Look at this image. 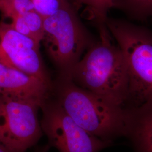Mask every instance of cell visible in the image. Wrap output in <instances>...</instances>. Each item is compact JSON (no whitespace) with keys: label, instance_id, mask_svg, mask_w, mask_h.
Here are the masks:
<instances>
[{"label":"cell","instance_id":"cell-1","mask_svg":"<svg viewBox=\"0 0 152 152\" xmlns=\"http://www.w3.org/2000/svg\"><path fill=\"white\" fill-rule=\"evenodd\" d=\"M99 36L71 72L77 86L115 105L125 108L129 98V75L125 56L105 23L97 26Z\"/></svg>","mask_w":152,"mask_h":152},{"label":"cell","instance_id":"cell-2","mask_svg":"<svg viewBox=\"0 0 152 152\" xmlns=\"http://www.w3.org/2000/svg\"><path fill=\"white\" fill-rule=\"evenodd\" d=\"M51 92L71 118L92 135L112 142L124 136L125 108L109 103L70 78L60 77Z\"/></svg>","mask_w":152,"mask_h":152},{"label":"cell","instance_id":"cell-3","mask_svg":"<svg viewBox=\"0 0 152 152\" xmlns=\"http://www.w3.org/2000/svg\"><path fill=\"white\" fill-rule=\"evenodd\" d=\"M105 24L125 56L129 75L127 107L152 99V31L122 19Z\"/></svg>","mask_w":152,"mask_h":152},{"label":"cell","instance_id":"cell-4","mask_svg":"<svg viewBox=\"0 0 152 152\" xmlns=\"http://www.w3.org/2000/svg\"><path fill=\"white\" fill-rule=\"evenodd\" d=\"M95 40L69 2L44 18L42 42L61 77L70 78L72 71Z\"/></svg>","mask_w":152,"mask_h":152},{"label":"cell","instance_id":"cell-5","mask_svg":"<svg viewBox=\"0 0 152 152\" xmlns=\"http://www.w3.org/2000/svg\"><path fill=\"white\" fill-rule=\"evenodd\" d=\"M42 104L32 99L2 94L0 142L12 152H26L35 146L44 134L38 115Z\"/></svg>","mask_w":152,"mask_h":152},{"label":"cell","instance_id":"cell-6","mask_svg":"<svg viewBox=\"0 0 152 152\" xmlns=\"http://www.w3.org/2000/svg\"><path fill=\"white\" fill-rule=\"evenodd\" d=\"M41 124L49 146L59 152H100L113 142L92 135L77 125L54 99L50 96L41 107Z\"/></svg>","mask_w":152,"mask_h":152},{"label":"cell","instance_id":"cell-7","mask_svg":"<svg viewBox=\"0 0 152 152\" xmlns=\"http://www.w3.org/2000/svg\"><path fill=\"white\" fill-rule=\"evenodd\" d=\"M40 45L0 22V62L44 82L52 88L39 51Z\"/></svg>","mask_w":152,"mask_h":152},{"label":"cell","instance_id":"cell-8","mask_svg":"<svg viewBox=\"0 0 152 152\" xmlns=\"http://www.w3.org/2000/svg\"><path fill=\"white\" fill-rule=\"evenodd\" d=\"M51 87L38 78L0 62V92L32 99L41 103L51 95Z\"/></svg>","mask_w":152,"mask_h":152},{"label":"cell","instance_id":"cell-9","mask_svg":"<svg viewBox=\"0 0 152 152\" xmlns=\"http://www.w3.org/2000/svg\"><path fill=\"white\" fill-rule=\"evenodd\" d=\"M124 136L135 152H152V99L125 107Z\"/></svg>","mask_w":152,"mask_h":152},{"label":"cell","instance_id":"cell-10","mask_svg":"<svg viewBox=\"0 0 152 152\" xmlns=\"http://www.w3.org/2000/svg\"><path fill=\"white\" fill-rule=\"evenodd\" d=\"M113 2L114 0H73L72 6L76 11L82 9L83 15L98 26L105 23Z\"/></svg>","mask_w":152,"mask_h":152},{"label":"cell","instance_id":"cell-11","mask_svg":"<svg viewBox=\"0 0 152 152\" xmlns=\"http://www.w3.org/2000/svg\"><path fill=\"white\" fill-rule=\"evenodd\" d=\"M113 8L135 20L143 21L152 18V0H114Z\"/></svg>","mask_w":152,"mask_h":152},{"label":"cell","instance_id":"cell-12","mask_svg":"<svg viewBox=\"0 0 152 152\" xmlns=\"http://www.w3.org/2000/svg\"><path fill=\"white\" fill-rule=\"evenodd\" d=\"M34 10L31 0H0V11L3 16L10 19Z\"/></svg>","mask_w":152,"mask_h":152},{"label":"cell","instance_id":"cell-13","mask_svg":"<svg viewBox=\"0 0 152 152\" xmlns=\"http://www.w3.org/2000/svg\"><path fill=\"white\" fill-rule=\"evenodd\" d=\"M31 37L40 45L44 37V18L35 10L22 15Z\"/></svg>","mask_w":152,"mask_h":152},{"label":"cell","instance_id":"cell-14","mask_svg":"<svg viewBox=\"0 0 152 152\" xmlns=\"http://www.w3.org/2000/svg\"><path fill=\"white\" fill-rule=\"evenodd\" d=\"M35 11L43 18L50 16L64 7L67 0H31Z\"/></svg>","mask_w":152,"mask_h":152},{"label":"cell","instance_id":"cell-15","mask_svg":"<svg viewBox=\"0 0 152 152\" xmlns=\"http://www.w3.org/2000/svg\"><path fill=\"white\" fill-rule=\"evenodd\" d=\"M50 147L49 144H45L44 145H40L37 147L33 152H48Z\"/></svg>","mask_w":152,"mask_h":152},{"label":"cell","instance_id":"cell-16","mask_svg":"<svg viewBox=\"0 0 152 152\" xmlns=\"http://www.w3.org/2000/svg\"><path fill=\"white\" fill-rule=\"evenodd\" d=\"M0 152H12L8 148L0 142Z\"/></svg>","mask_w":152,"mask_h":152},{"label":"cell","instance_id":"cell-17","mask_svg":"<svg viewBox=\"0 0 152 152\" xmlns=\"http://www.w3.org/2000/svg\"><path fill=\"white\" fill-rule=\"evenodd\" d=\"M2 96V93H1V92H0V103H1V101Z\"/></svg>","mask_w":152,"mask_h":152}]
</instances>
